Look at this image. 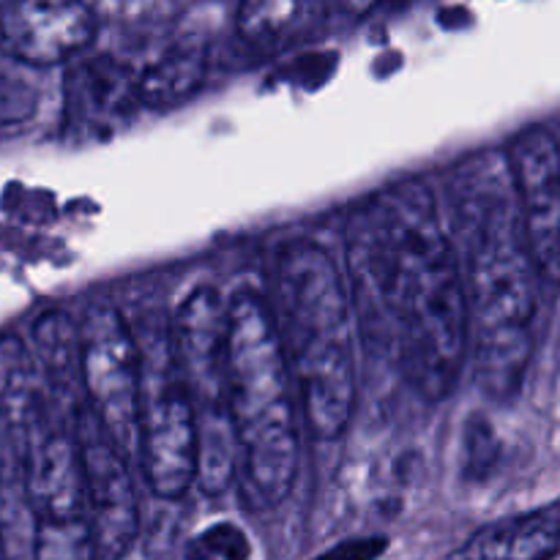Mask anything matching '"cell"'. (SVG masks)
Here are the masks:
<instances>
[{
	"label": "cell",
	"instance_id": "obj_1",
	"mask_svg": "<svg viewBox=\"0 0 560 560\" xmlns=\"http://www.w3.org/2000/svg\"><path fill=\"white\" fill-rule=\"evenodd\" d=\"M342 277L361 337L421 397L446 399L468 364V301L457 252L424 184L388 186L355 208Z\"/></svg>",
	"mask_w": 560,
	"mask_h": 560
},
{
	"label": "cell",
	"instance_id": "obj_2",
	"mask_svg": "<svg viewBox=\"0 0 560 560\" xmlns=\"http://www.w3.org/2000/svg\"><path fill=\"white\" fill-rule=\"evenodd\" d=\"M271 323L277 328L301 419L320 441L345 435L355 413V317L342 268L312 241L282 246L273 260Z\"/></svg>",
	"mask_w": 560,
	"mask_h": 560
},
{
	"label": "cell",
	"instance_id": "obj_3",
	"mask_svg": "<svg viewBox=\"0 0 560 560\" xmlns=\"http://www.w3.org/2000/svg\"><path fill=\"white\" fill-rule=\"evenodd\" d=\"M468 195L459 230L465 246L468 361L481 392L512 399L534 355L539 271L520 228L517 206L501 191Z\"/></svg>",
	"mask_w": 560,
	"mask_h": 560
},
{
	"label": "cell",
	"instance_id": "obj_4",
	"mask_svg": "<svg viewBox=\"0 0 560 560\" xmlns=\"http://www.w3.org/2000/svg\"><path fill=\"white\" fill-rule=\"evenodd\" d=\"M228 413L246 503L277 509L299 476V402L271 312L255 293L228 306Z\"/></svg>",
	"mask_w": 560,
	"mask_h": 560
},
{
	"label": "cell",
	"instance_id": "obj_5",
	"mask_svg": "<svg viewBox=\"0 0 560 560\" xmlns=\"http://www.w3.org/2000/svg\"><path fill=\"white\" fill-rule=\"evenodd\" d=\"M140 348V416H137V457L148 487L162 501H178L197 479V416L189 386L175 359L170 326Z\"/></svg>",
	"mask_w": 560,
	"mask_h": 560
},
{
	"label": "cell",
	"instance_id": "obj_6",
	"mask_svg": "<svg viewBox=\"0 0 560 560\" xmlns=\"http://www.w3.org/2000/svg\"><path fill=\"white\" fill-rule=\"evenodd\" d=\"M80 331V392L88 413L124 448L137 452L140 416V348L135 328L109 301H93L77 320Z\"/></svg>",
	"mask_w": 560,
	"mask_h": 560
},
{
	"label": "cell",
	"instance_id": "obj_7",
	"mask_svg": "<svg viewBox=\"0 0 560 560\" xmlns=\"http://www.w3.org/2000/svg\"><path fill=\"white\" fill-rule=\"evenodd\" d=\"M85 512L98 560H120L140 534V498L124 448L80 405L74 413Z\"/></svg>",
	"mask_w": 560,
	"mask_h": 560
},
{
	"label": "cell",
	"instance_id": "obj_8",
	"mask_svg": "<svg viewBox=\"0 0 560 560\" xmlns=\"http://www.w3.org/2000/svg\"><path fill=\"white\" fill-rule=\"evenodd\" d=\"M509 173L525 244L545 282L560 277V148L556 126L536 124L514 137Z\"/></svg>",
	"mask_w": 560,
	"mask_h": 560
},
{
	"label": "cell",
	"instance_id": "obj_9",
	"mask_svg": "<svg viewBox=\"0 0 560 560\" xmlns=\"http://www.w3.org/2000/svg\"><path fill=\"white\" fill-rule=\"evenodd\" d=\"M96 31L85 0H0V52L20 63H69L91 47Z\"/></svg>",
	"mask_w": 560,
	"mask_h": 560
},
{
	"label": "cell",
	"instance_id": "obj_10",
	"mask_svg": "<svg viewBox=\"0 0 560 560\" xmlns=\"http://www.w3.org/2000/svg\"><path fill=\"white\" fill-rule=\"evenodd\" d=\"M140 104V71L120 60L102 58L77 60L69 71V113L82 126L118 124L135 113Z\"/></svg>",
	"mask_w": 560,
	"mask_h": 560
},
{
	"label": "cell",
	"instance_id": "obj_11",
	"mask_svg": "<svg viewBox=\"0 0 560 560\" xmlns=\"http://www.w3.org/2000/svg\"><path fill=\"white\" fill-rule=\"evenodd\" d=\"M558 541L560 512L552 501L485 525L441 560H552L558 556Z\"/></svg>",
	"mask_w": 560,
	"mask_h": 560
},
{
	"label": "cell",
	"instance_id": "obj_12",
	"mask_svg": "<svg viewBox=\"0 0 560 560\" xmlns=\"http://www.w3.org/2000/svg\"><path fill=\"white\" fill-rule=\"evenodd\" d=\"M49 399L33 350L20 337H0V427L25 443L49 424Z\"/></svg>",
	"mask_w": 560,
	"mask_h": 560
},
{
	"label": "cell",
	"instance_id": "obj_13",
	"mask_svg": "<svg viewBox=\"0 0 560 560\" xmlns=\"http://www.w3.org/2000/svg\"><path fill=\"white\" fill-rule=\"evenodd\" d=\"M334 0H241L235 27L241 38L262 49H282L310 36Z\"/></svg>",
	"mask_w": 560,
	"mask_h": 560
},
{
	"label": "cell",
	"instance_id": "obj_14",
	"mask_svg": "<svg viewBox=\"0 0 560 560\" xmlns=\"http://www.w3.org/2000/svg\"><path fill=\"white\" fill-rule=\"evenodd\" d=\"M31 350L52 399L80 405V331L74 317L60 310L44 312L33 326Z\"/></svg>",
	"mask_w": 560,
	"mask_h": 560
},
{
	"label": "cell",
	"instance_id": "obj_15",
	"mask_svg": "<svg viewBox=\"0 0 560 560\" xmlns=\"http://www.w3.org/2000/svg\"><path fill=\"white\" fill-rule=\"evenodd\" d=\"M208 77V49L197 42L170 47L145 71H140V104L164 109L195 96Z\"/></svg>",
	"mask_w": 560,
	"mask_h": 560
},
{
	"label": "cell",
	"instance_id": "obj_16",
	"mask_svg": "<svg viewBox=\"0 0 560 560\" xmlns=\"http://www.w3.org/2000/svg\"><path fill=\"white\" fill-rule=\"evenodd\" d=\"M33 560H98L88 517L33 520Z\"/></svg>",
	"mask_w": 560,
	"mask_h": 560
},
{
	"label": "cell",
	"instance_id": "obj_17",
	"mask_svg": "<svg viewBox=\"0 0 560 560\" xmlns=\"http://www.w3.org/2000/svg\"><path fill=\"white\" fill-rule=\"evenodd\" d=\"M252 541L235 523H213L189 539L184 560H249Z\"/></svg>",
	"mask_w": 560,
	"mask_h": 560
},
{
	"label": "cell",
	"instance_id": "obj_18",
	"mask_svg": "<svg viewBox=\"0 0 560 560\" xmlns=\"http://www.w3.org/2000/svg\"><path fill=\"white\" fill-rule=\"evenodd\" d=\"M386 550V536H353V539H345L339 545L328 547L326 552H320V556L312 560H377Z\"/></svg>",
	"mask_w": 560,
	"mask_h": 560
},
{
	"label": "cell",
	"instance_id": "obj_19",
	"mask_svg": "<svg viewBox=\"0 0 560 560\" xmlns=\"http://www.w3.org/2000/svg\"><path fill=\"white\" fill-rule=\"evenodd\" d=\"M0 560H9V556H5V545H3V536H0Z\"/></svg>",
	"mask_w": 560,
	"mask_h": 560
}]
</instances>
